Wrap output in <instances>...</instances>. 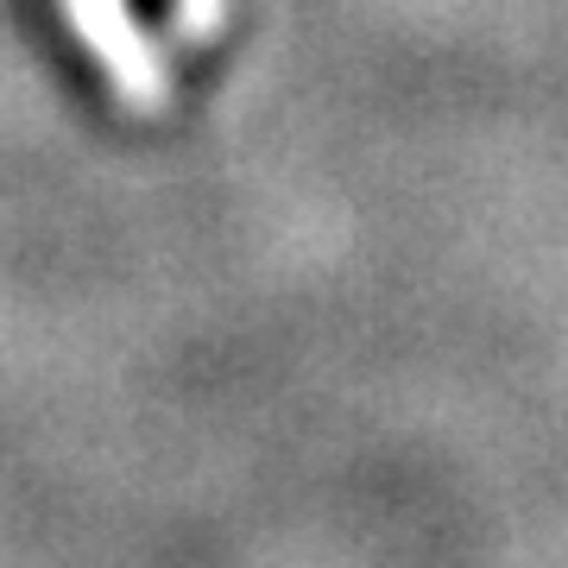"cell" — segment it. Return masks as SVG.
I'll list each match as a JSON object with an SVG mask.
<instances>
[{"label":"cell","instance_id":"7a4b0ae2","mask_svg":"<svg viewBox=\"0 0 568 568\" xmlns=\"http://www.w3.org/2000/svg\"><path fill=\"white\" fill-rule=\"evenodd\" d=\"M215 20V0H178V26L183 32H203Z\"/></svg>","mask_w":568,"mask_h":568},{"label":"cell","instance_id":"6da1fadb","mask_svg":"<svg viewBox=\"0 0 568 568\" xmlns=\"http://www.w3.org/2000/svg\"><path fill=\"white\" fill-rule=\"evenodd\" d=\"M63 13L77 26V39L89 44V58L102 63V77L121 89L126 108H140V114L164 108V63L126 0H63Z\"/></svg>","mask_w":568,"mask_h":568}]
</instances>
